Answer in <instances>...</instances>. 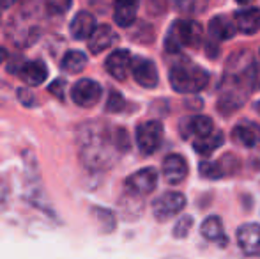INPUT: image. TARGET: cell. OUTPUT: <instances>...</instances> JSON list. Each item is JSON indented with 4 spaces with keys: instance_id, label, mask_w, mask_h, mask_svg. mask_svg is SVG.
<instances>
[{
    "instance_id": "obj_1",
    "label": "cell",
    "mask_w": 260,
    "mask_h": 259,
    "mask_svg": "<svg viewBox=\"0 0 260 259\" xmlns=\"http://www.w3.org/2000/svg\"><path fill=\"white\" fill-rule=\"evenodd\" d=\"M76 142H78L82 162L89 169L100 170L112 163L113 149L117 148L113 142V133L103 123L92 121L82 125L76 135Z\"/></svg>"
},
{
    "instance_id": "obj_2",
    "label": "cell",
    "mask_w": 260,
    "mask_h": 259,
    "mask_svg": "<svg viewBox=\"0 0 260 259\" xmlns=\"http://www.w3.org/2000/svg\"><path fill=\"white\" fill-rule=\"evenodd\" d=\"M39 14H41V11L36 4L18 9L16 14L7 23V38L13 43H16L18 46L32 45L41 31Z\"/></svg>"
},
{
    "instance_id": "obj_3",
    "label": "cell",
    "mask_w": 260,
    "mask_h": 259,
    "mask_svg": "<svg viewBox=\"0 0 260 259\" xmlns=\"http://www.w3.org/2000/svg\"><path fill=\"white\" fill-rule=\"evenodd\" d=\"M168 80H170V85L175 93L195 94L207 85L209 73L204 68H200V66L184 61V63L172 66Z\"/></svg>"
},
{
    "instance_id": "obj_4",
    "label": "cell",
    "mask_w": 260,
    "mask_h": 259,
    "mask_svg": "<svg viewBox=\"0 0 260 259\" xmlns=\"http://www.w3.org/2000/svg\"><path fill=\"white\" fill-rule=\"evenodd\" d=\"M204 39V27L197 20H177L172 23L167 38L165 50L168 53H177L181 48H197Z\"/></svg>"
},
{
    "instance_id": "obj_5",
    "label": "cell",
    "mask_w": 260,
    "mask_h": 259,
    "mask_svg": "<svg viewBox=\"0 0 260 259\" xmlns=\"http://www.w3.org/2000/svg\"><path fill=\"white\" fill-rule=\"evenodd\" d=\"M248 94H250V91L244 85L237 82H230V80H223V91L219 94L216 107L223 116H230L246 103Z\"/></svg>"
},
{
    "instance_id": "obj_6",
    "label": "cell",
    "mask_w": 260,
    "mask_h": 259,
    "mask_svg": "<svg viewBox=\"0 0 260 259\" xmlns=\"http://www.w3.org/2000/svg\"><path fill=\"white\" fill-rule=\"evenodd\" d=\"M137 146L142 155H152L163 140V126L159 121H145L137 128Z\"/></svg>"
},
{
    "instance_id": "obj_7",
    "label": "cell",
    "mask_w": 260,
    "mask_h": 259,
    "mask_svg": "<svg viewBox=\"0 0 260 259\" xmlns=\"http://www.w3.org/2000/svg\"><path fill=\"white\" fill-rule=\"evenodd\" d=\"M186 208V197L181 192H167L152 203V213L159 222L170 220Z\"/></svg>"
},
{
    "instance_id": "obj_8",
    "label": "cell",
    "mask_w": 260,
    "mask_h": 259,
    "mask_svg": "<svg viewBox=\"0 0 260 259\" xmlns=\"http://www.w3.org/2000/svg\"><path fill=\"white\" fill-rule=\"evenodd\" d=\"M101 94H103L101 85L96 80H90V78L78 80L71 89L73 101H75L78 107H83V108L94 107V105L101 100Z\"/></svg>"
},
{
    "instance_id": "obj_9",
    "label": "cell",
    "mask_w": 260,
    "mask_h": 259,
    "mask_svg": "<svg viewBox=\"0 0 260 259\" xmlns=\"http://www.w3.org/2000/svg\"><path fill=\"white\" fill-rule=\"evenodd\" d=\"M157 185V172L152 167H145L133 172L126 180V188L133 195H149Z\"/></svg>"
},
{
    "instance_id": "obj_10",
    "label": "cell",
    "mask_w": 260,
    "mask_h": 259,
    "mask_svg": "<svg viewBox=\"0 0 260 259\" xmlns=\"http://www.w3.org/2000/svg\"><path fill=\"white\" fill-rule=\"evenodd\" d=\"M131 73H133V78L137 80L138 85L145 87V89H154L159 82L156 64L149 59H144V57H138L131 63Z\"/></svg>"
},
{
    "instance_id": "obj_11",
    "label": "cell",
    "mask_w": 260,
    "mask_h": 259,
    "mask_svg": "<svg viewBox=\"0 0 260 259\" xmlns=\"http://www.w3.org/2000/svg\"><path fill=\"white\" fill-rule=\"evenodd\" d=\"M237 245L246 256H260V224H243L237 229Z\"/></svg>"
},
{
    "instance_id": "obj_12",
    "label": "cell",
    "mask_w": 260,
    "mask_h": 259,
    "mask_svg": "<svg viewBox=\"0 0 260 259\" xmlns=\"http://www.w3.org/2000/svg\"><path fill=\"white\" fill-rule=\"evenodd\" d=\"M163 178L168 185H179L186 180L188 176V162L184 160V156L181 155H168L167 158L163 160Z\"/></svg>"
},
{
    "instance_id": "obj_13",
    "label": "cell",
    "mask_w": 260,
    "mask_h": 259,
    "mask_svg": "<svg viewBox=\"0 0 260 259\" xmlns=\"http://www.w3.org/2000/svg\"><path fill=\"white\" fill-rule=\"evenodd\" d=\"M131 63H133V59H131V53L127 50H115L108 55L105 68L110 76L122 82L127 78V73L131 71Z\"/></svg>"
},
{
    "instance_id": "obj_14",
    "label": "cell",
    "mask_w": 260,
    "mask_h": 259,
    "mask_svg": "<svg viewBox=\"0 0 260 259\" xmlns=\"http://www.w3.org/2000/svg\"><path fill=\"white\" fill-rule=\"evenodd\" d=\"M234 142L244 148H255L260 144V125L253 121H241L232 130Z\"/></svg>"
},
{
    "instance_id": "obj_15",
    "label": "cell",
    "mask_w": 260,
    "mask_h": 259,
    "mask_svg": "<svg viewBox=\"0 0 260 259\" xmlns=\"http://www.w3.org/2000/svg\"><path fill=\"white\" fill-rule=\"evenodd\" d=\"M89 41V50L90 53L98 55V53L108 50L110 46H113L117 43V34L110 25H100V27L94 28V32L90 34Z\"/></svg>"
},
{
    "instance_id": "obj_16",
    "label": "cell",
    "mask_w": 260,
    "mask_h": 259,
    "mask_svg": "<svg viewBox=\"0 0 260 259\" xmlns=\"http://www.w3.org/2000/svg\"><path fill=\"white\" fill-rule=\"evenodd\" d=\"M234 25L243 34H255L260 31V9L258 7H246L234 14Z\"/></svg>"
},
{
    "instance_id": "obj_17",
    "label": "cell",
    "mask_w": 260,
    "mask_h": 259,
    "mask_svg": "<svg viewBox=\"0 0 260 259\" xmlns=\"http://www.w3.org/2000/svg\"><path fill=\"white\" fill-rule=\"evenodd\" d=\"M138 0H113V20L119 27H131L137 20Z\"/></svg>"
},
{
    "instance_id": "obj_18",
    "label": "cell",
    "mask_w": 260,
    "mask_h": 259,
    "mask_svg": "<svg viewBox=\"0 0 260 259\" xmlns=\"http://www.w3.org/2000/svg\"><path fill=\"white\" fill-rule=\"evenodd\" d=\"M96 27H98L96 18L90 13H87V11H80V13L73 18L71 25H69V31H71V36L75 39H78V41H87Z\"/></svg>"
},
{
    "instance_id": "obj_19",
    "label": "cell",
    "mask_w": 260,
    "mask_h": 259,
    "mask_svg": "<svg viewBox=\"0 0 260 259\" xmlns=\"http://www.w3.org/2000/svg\"><path fill=\"white\" fill-rule=\"evenodd\" d=\"M18 75H20V78L23 80L27 85L38 87L46 80L48 69H46L45 63H41V61H32V63L21 64L20 69H18Z\"/></svg>"
},
{
    "instance_id": "obj_20",
    "label": "cell",
    "mask_w": 260,
    "mask_h": 259,
    "mask_svg": "<svg viewBox=\"0 0 260 259\" xmlns=\"http://www.w3.org/2000/svg\"><path fill=\"white\" fill-rule=\"evenodd\" d=\"M209 34L214 41H226L236 36V25L225 16H214L209 21Z\"/></svg>"
},
{
    "instance_id": "obj_21",
    "label": "cell",
    "mask_w": 260,
    "mask_h": 259,
    "mask_svg": "<svg viewBox=\"0 0 260 259\" xmlns=\"http://www.w3.org/2000/svg\"><path fill=\"white\" fill-rule=\"evenodd\" d=\"M223 144V133L218 130H214L212 133H209L207 137L197 138L193 142V149L199 153L200 156H211L216 149H219Z\"/></svg>"
},
{
    "instance_id": "obj_22",
    "label": "cell",
    "mask_w": 260,
    "mask_h": 259,
    "mask_svg": "<svg viewBox=\"0 0 260 259\" xmlns=\"http://www.w3.org/2000/svg\"><path fill=\"white\" fill-rule=\"evenodd\" d=\"M202 236L211 242H219V245H225L226 238H225V231H223V224L219 220V217L212 215V217H207L206 220L202 222Z\"/></svg>"
},
{
    "instance_id": "obj_23",
    "label": "cell",
    "mask_w": 260,
    "mask_h": 259,
    "mask_svg": "<svg viewBox=\"0 0 260 259\" xmlns=\"http://www.w3.org/2000/svg\"><path fill=\"white\" fill-rule=\"evenodd\" d=\"M87 66V55L80 50H69L62 57V69L68 73H82Z\"/></svg>"
},
{
    "instance_id": "obj_24",
    "label": "cell",
    "mask_w": 260,
    "mask_h": 259,
    "mask_svg": "<svg viewBox=\"0 0 260 259\" xmlns=\"http://www.w3.org/2000/svg\"><path fill=\"white\" fill-rule=\"evenodd\" d=\"M188 131L197 138L207 137L209 133L214 131V121L207 116H193L188 121Z\"/></svg>"
},
{
    "instance_id": "obj_25",
    "label": "cell",
    "mask_w": 260,
    "mask_h": 259,
    "mask_svg": "<svg viewBox=\"0 0 260 259\" xmlns=\"http://www.w3.org/2000/svg\"><path fill=\"white\" fill-rule=\"evenodd\" d=\"M92 217L103 233H112L115 229V215L105 208H92Z\"/></svg>"
},
{
    "instance_id": "obj_26",
    "label": "cell",
    "mask_w": 260,
    "mask_h": 259,
    "mask_svg": "<svg viewBox=\"0 0 260 259\" xmlns=\"http://www.w3.org/2000/svg\"><path fill=\"white\" fill-rule=\"evenodd\" d=\"M199 170H200V176L207 178V180H219V178H223V174H225V170H223L221 163L211 162V160H207V162L200 163Z\"/></svg>"
},
{
    "instance_id": "obj_27",
    "label": "cell",
    "mask_w": 260,
    "mask_h": 259,
    "mask_svg": "<svg viewBox=\"0 0 260 259\" xmlns=\"http://www.w3.org/2000/svg\"><path fill=\"white\" fill-rule=\"evenodd\" d=\"M174 2L179 11H182V13H186V14H195V13L204 11L207 0H174Z\"/></svg>"
},
{
    "instance_id": "obj_28",
    "label": "cell",
    "mask_w": 260,
    "mask_h": 259,
    "mask_svg": "<svg viewBox=\"0 0 260 259\" xmlns=\"http://www.w3.org/2000/svg\"><path fill=\"white\" fill-rule=\"evenodd\" d=\"M124 107H126V100L120 93L117 91H112L108 94V100H106V112H112V114H117V112H122Z\"/></svg>"
},
{
    "instance_id": "obj_29",
    "label": "cell",
    "mask_w": 260,
    "mask_h": 259,
    "mask_svg": "<svg viewBox=\"0 0 260 259\" xmlns=\"http://www.w3.org/2000/svg\"><path fill=\"white\" fill-rule=\"evenodd\" d=\"M193 225V218L189 217V215H182V217H179L177 224L174 225V236L175 238H186L189 233V229H191Z\"/></svg>"
},
{
    "instance_id": "obj_30",
    "label": "cell",
    "mask_w": 260,
    "mask_h": 259,
    "mask_svg": "<svg viewBox=\"0 0 260 259\" xmlns=\"http://www.w3.org/2000/svg\"><path fill=\"white\" fill-rule=\"evenodd\" d=\"M45 4L53 14H64L71 9L73 0H45Z\"/></svg>"
},
{
    "instance_id": "obj_31",
    "label": "cell",
    "mask_w": 260,
    "mask_h": 259,
    "mask_svg": "<svg viewBox=\"0 0 260 259\" xmlns=\"http://www.w3.org/2000/svg\"><path fill=\"white\" fill-rule=\"evenodd\" d=\"M9 197H11L9 183H7L6 180H0V211L7 208V204H9Z\"/></svg>"
},
{
    "instance_id": "obj_32",
    "label": "cell",
    "mask_w": 260,
    "mask_h": 259,
    "mask_svg": "<svg viewBox=\"0 0 260 259\" xmlns=\"http://www.w3.org/2000/svg\"><path fill=\"white\" fill-rule=\"evenodd\" d=\"M64 87H66V82H64V80H55L53 83H50L48 91L53 94L55 98L62 100V98H64Z\"/></svg>"
},
{
    "instance_id": "obj_33",
    "label": "cell",
    "mask_w": 260,
    "mask_h": 259,
    "mask_svg": "<svg viewBox=\"0 0 260 259\" xmlns=\"http://www.w3.org/2000/svg\"><path fill=\"white\" fill-rule=\"evenodd\" d=\"M18 96H20L21 103H25V105H32V101H34V96H32L30 89H27V87L18 91Z\"/></svg>"
},
{
    "instance_id": "obj_34",
    "label": "cell",
    "mask_w": 260,
    "mask_h": 259,
    "mask_svg": "<svg viewBox=\"0 0 260 259\" xmlns=\"http://www.w3.org/2000/svg\"><path fill=\"white\" fill-rule=\"evenodd\" d=\"M6 59H7V52H6V48H2V46H0V64H2Z\"/></svg>"
},
{
    "instance_id": "obj_35",
    "label": "cell",
    "mask_w": 260,
    "mask_h": 259,
    "mask_svg": "<svg viewBox=\"0 0 260 259\" xmlns=\"http://www.w3.org/2000/svg\"><path fill=\"white\" fill-rule=\"evenodd\" d=\"M255 110H257L258 114H260V100L257 101V103H255Z\"/></svg>"
},
{
    "instance_id": "obj_36",
    "label": "cell",
    "mask_w": 260,
    "mask_h": 259,
    "mask_svg": "<svg viewBox=\"0 0 260 259\" xmlns=\"http://www.w3.org/2000/svg\"><path fill=\"white\" fill-rule=\"evenodd\" d=\"M237 2H239V4H250L251 0H237Z\"/></svg>"
}]
</instances>
